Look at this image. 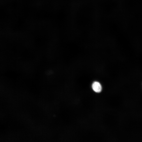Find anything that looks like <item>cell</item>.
<instances>
[{"label": "cell", "instance_id": "obj_1", "mask_svg": "<svg viewBox=\"0 0 142 142\" xmlns=\"http://www.w3.org/2000/svg\"><path fill=\"white\" fill-rule=\"evenodd\" d=\"M92 87L93 90L96 93H100L102 90V87L98 82L95 81L92 84Z\"/></svg>", "mask_w": 142, "mask_h": 142}]
</instances>
